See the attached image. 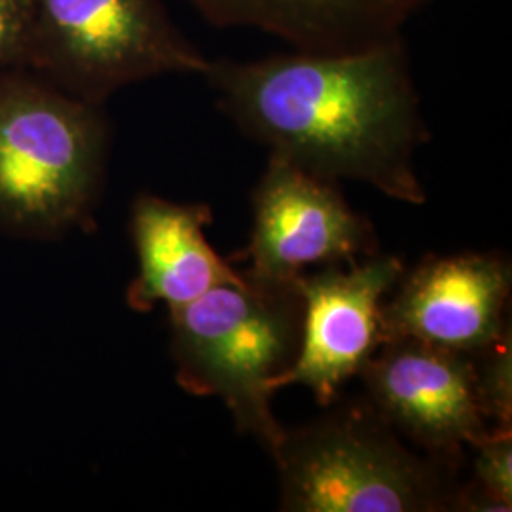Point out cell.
<instances>
[{
    "label": "cell",
    "mask_w": 512,
    "mask_h": 512,
    "mask_svg": "<svg viewBox=\"0 0 512 512\" xmlns=\"http://www.w3.org/2000/svg\"><path fill=\"white\" fill-rule=\"evenodd\" d=\"M272 456L281 511H454V469L404 448L366 403L285 429Z\"/></svg>",
    "instance_id": "4"
},
{
    "label": "cell",
    "mask_w": 512,
    "mask_h": 512,
    "mask_svg": "<svg viewBox=\"0 0 512 512\" xmlns=\"http://www.w3.org/2000/svg\"><path fill=\"white\" fill-rule=\"evenodd\" d=\"M304 304L298 279L275 283L243 272L169 310L177 382L198 397H219L239 433L274 454L285 429L275 420L268 384L293 365Z\"/></svg>",
    "instance_id": "3"
},
{
    "label": "cell",
    "mask_w": 512,
    "mask_h": 512,
    "mask_svg": "<svg viewBox=\"0 0 512 512\" xmlns=\"http://www.w3.org/2000/svg\"><path fill=\"white\" fill-rule=\"evenodd\" d=\"M473 448L475 473L471 482L459 486L454 511H511L512 431H492Z\"/></svg>",
    "instance_id": "12"
},
{
    "label": "cell",
    "mask_w": 512,
    "mask_h": 512,
    "mask_svg": "<svg viewBox=\"0 0 512 512\" xmlns=\"http://www.w3.org/2000/svg\"><path fill=\"white\" fill-rule=\"evenodd\" d=\"M403 274L399 256L376 253L346 270L336 264L300 275V348L293 365L268 384L270 393L306 385L321 406L334 403L349 378L382 346L384 298Z\"/></svg>",
    "instance_id": "8"
},
{
    "label": "cell",
    "mask_w": 512,
    "mask_h": 512,
    "mask_svg": "<svg viewBox=\"0 0 512 512\" xmlns=\"http://www.w3.org/2000/svg\"><path fill=\"white\" fill-rule=\"evenodd\" d=\"M219 109L258 145L321 179L370 184L397 202L427 200L416 154L431 133L404 35L346 52L211 59Z\"/></svg>",
    "instance_id": "1"
},
{
    "label": "cell",
    "mask_w": 512,
    "mask_h": 512,
    "mask_svg": "<svg viewBox=\"0 0 512 512\" xmlns=\"http://www.w3.org/2000/svg\"><path fill=\"white\" fill-rule=\"evenodd\" d=\"M213 213L205 203H175L141 194L131 207V236L139 272L129 283L126 302L139 313L165 304H188L243 274L220 258L205 238Z\"/></svg>",
    "instance_id": "10"
},
{
    "label": "cell",
    "mask_w": 512,
    "mask_h": 512,
    "mask_svg": "<svg viewBox=\"0 0 512 512\" xmlns=\"http://www.w3.org/2000/svg\"><path fill=\"white\" fill-rule=\"evenodd\" d=\"M511 264L499 255L429 256L401 275L382 308V340H420L476 353L511 325ZM382 342V344H384Z\"/></svg>",
    "instance_id": "9"
},
{
    "label": "cell",
    "mask_w": 512,
    "mask_h": 512,
    "mask_svg": "<svg viewBox=\"0 0 512 512\" xmlns=\"http://www.w3.org/2000/svg\"><path fill=\"white\" fill-rule=\"evenodd\" d=\"M209 65L162 0H33L25 69L92 105L167 74L205 76Z\"/></svg>",
    "instance_id": "5"
},
{
    "label": "cell",
    "mask_w": 512,
    "mask_h": 512,
    "mask_svg": "<svg viewBox=\"0 0 512 512\" xmlns=\"http://www.w3.org/2000/svg\"><path fill=\"white\" fill-rule=\"evenodd\" d=\"M217 29H243L291 48H327L376 31L423 0H184Z\"/></svg>",
    "instance_id": "11"
},
{
    "label": "cell",
    "mask_w": 512,
    "mask_h": 512,
    "mask_svg": "<svg viewBox=\"0 0 512 512\" xmlns=\"http://www.w3.org/2000/svg\"><path fill=\"white\" fill-rule=\"evenodd\" d=\"M103 107L29 69H0V234L90 230L109 164Z\"/></svg>",
    "instance_id": "2"
},
{
    "label": "cell",
    "mask_w": 512,
    "mask_h": 512,
    "mask_svg": "<svg viewBox=\"0 0 512 512\" xmlns=\"http://www.w3.org/2000/svg\"><path fill=\"white\" fill-rule=\"evenodd\" d=\"M33 0H0V69H25Z\"/></svg>",
    "instance_id": "14"
},
{
    "label": "cell",
    "mask_w": 512,
    "mask_h": 512,
    "mask_svg": "<svg viewBox=\"0 0 512 512\" xmlns=\"http://www.w3.org/2000/svg\"><path fill=\"white\" fill-rule=\"evenodd\" d=\"M255 226L245 272L275 283L296 281L308 266L353 264L376 255V234L349 207L334 181L270 154L253 192Z\"/></svg>",
    "instance_id": "7"
},
{
    "label": "cell",
    "mask_w": 512,
    "mask_h": 512,
    "mask_svg": "<svg viewBox=\"0 0 512 512\" xmlns=\"http://www.w3.org/2000/svg\"><path fill=\"white\" fill-rule=\"evenodd\" d=\"M357 376L380 420L454 471L465 446L492 433L476 393L473 353L387 340Z\"/></svg>",
    "instance_id": "6"
},
{
    "label": "cell",
    "mask_w": 512,
    "mask_h": 512,
    "mask_svg": "<svg viewBox=\"0 0 512 512\" xmlns=\"http://www.w3.org/2000/svg\"><path fill=\"white\" fill-rule=\"evenodd\" d=\"M473 357L476 393L484 418L492 431H512L511 327Z\"/></svg>",
    "instance_id": "13"
}]
</instances>
